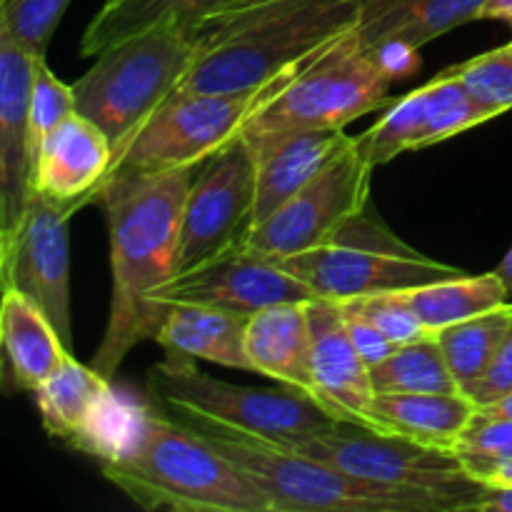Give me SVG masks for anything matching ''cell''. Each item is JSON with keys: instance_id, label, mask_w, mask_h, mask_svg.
<instances>
[{"instance_id": "obj_1", "label": "cell", "mask_w": 512, "mask_h": 512, "mask_svg": "<svg viewBox=\"0 0 512 512\" xmlns=\"http://www.w3.org/2000/svg\"><path fill=\"white\" fill-rule=\"evenodd\" d=\"M198 168L115 170L95 198L108 220L113 298L105 335L90 365L108 380L135 345L155 340L168 313L155 303V295L178 273L183 208Z\"/></svg>"}, {"instance_id": "obj_2", "label": "cell", "mask_w": 512, "mask_h": 512, "mask_svg": "<svg viewBox=\"0 0 512 512\" xmlns=\"http://www.w3.org/2000/svg\"><path fill=\"white\" fill-rule=\"evenodd\" d=\"M360 0H280L225 10L195 28L198 58L178 90L253 93L358 25Z\"/></svg>"}, {"instance_id": "obj_3", "label": "cell", "mask_w": 512, "mask_h": 512, "mask_svg": "<svg viewBox=\"0 0 512 512\" xmlns=\"http://www.w3.org/2000/svg\"><path fill=\"white\" fill-rule=\"evenodd\" d=\"M105 478L145 510L270 512L250 480L208 443L160 415H130L100 458Z\"/></svg>"}, {"instance_id": "obj_4", "label": "cell", "mask_w": 512, "mask_h": 512, "mask_svg": "<svg viewBox=\"0 0 512 512\" xmlns=\"http://www.w3.org/2000/svg\"><path fill=\"white\" fill-rule=\"evenodd\" d=\"M390 85L358 28H350L270 80L240 135L253 145L295 130H345L365 113L385 108Z\"/></svg>"}, {"instance_id": "obj_5", "label": "cell", "mask_w": 512, "mask_h": 512, "mask_svg": "<svg viewBox=\"0 0 512 512\" xmlns=\"http://www.w3.org/2000/svg\"><path fill=\"white\" fill-rule=\"evenodd\" d=\"M198 48L193 30L173 20L118 40L73 83L75 110L93 120L115 150L180 88Z\"/></svg>"}, {"instance_id": "obj_6", "label": "cell", "mask_w": 512, "mask_h": 512, "mask_svg": "<svg viewBox=\"0 0 512 512\" xmlns=\"http://www.w3.org/2000/svg\"><path fill=\"white\" fill-rule=\"evenodd\" d=\"M265 498L270 512H448L433 495L353 478L300 450L195 428Z\"/></svg>"}, {"instance_id": "obj_7", "label": "cell", "mask_w": 512, "mask_h": 512, "mask_svg": "<svg viewBox=\"0 0 512 512\" xmlns=\"http://www.w3.org/2000/svg\"><path fill=\"white\" fill-rule=\"evenodd\" d=\"M148 390L165 408L193 420L195 428L240 433L283 448L340 423L300 390L225 383L183 355L165 353L163 363L150 368Z\"/></svg>"}, {"instance_id": "obj_8", "label": "cell", "mask_w": 512, "mask_h": 512, "mask_svg": "<svg viewBox=\"0 0 512 512\" xmlns=\"http://www.w3.org/2000/svg\"><path fill=\"white\" fill-rule=\"evenodd\" d=\"M278 263L308 285L315 298L335 303L385 290L418 288L463 273L415 250L370 208L345 220L325 243Z\"/></svg>"}, {"instance_id": "obj_9", "label": "cell", "mask_w": 512, "mask_h": 512, "mask_svg": "<svg viewBox=\"0 0 512 512\" xmlns=\"http://www.w3.org/2000/svg\"><path fill=\"white\" fill-rule=\"evenodd\" d=\"M353 478L433 495L448 512L478 510L485 485L470 478L453 450L415 443L395 433L335 423L330 430L285 445Z\"/></svg>"}, {"instance_id": "obj_10", "label": "cell", "mask_w": 512, "mask_h": 512, "mask_svg": "<svg viewBox=\"0 0 512 512\" xmlns=\"http://www.w3.org/2000/svg\"><path fill=\"white\" fill-rule=\"evenodd\" d=\"M263 90L233 95L175 90L130 138L113 150L110 173H165L203 165L210 155L238 138Z\"/></svg>"}, {"instance_id": "obj_11", "label": "cell", "mask_w": 512, "mask_h": 512, "mask_svg": "<svg viewBox=\"0 0 512 512\" xmlns=\"http://www.w3.org/2000/svg\"><path fill=\"white\" fill-rule=\"evenodd\" d=\"M373 170L353 138L288 203L255 225L245 245L263 258L285 260L325 243L345 220L370 205Z\"/></svg>"}, {"instance_id": "obj_12", "label": "cell", "mask_w": 512, "mask_h": 512, "mask_svg": "<svg viewBox=\"0 0 512 512\" xmlns=\"http://www.w3.org/2000/svg\"><path fill=\"white\" fill-rule=\"evenodd\" d=\"M253 215L255 153L248 140L238 135L195 173L180 225L178 273L248 238Z\"/></svg>"}, {"instance_id": "obj_13", "label": "cell", "mask_w": 512, "mask_h": 512, "mask_svg": "<svg viewBox=\"0 0 512 512\" xmlns=\"http://www.w3.org/2000/svg\"><path fill=\"white\" fill-rule=\"evenodd\" d=\"M310 298L315 295L308 285L300 283L278 260L253 253L243 238L213 258L173 275L158 290L155 303L163 308L175 303L213 305L250 318L270 305Z\"/></svg>"}, {"instance_id": "obj_14", "label": "cell", "mask_w": 512, "mask_h": 512, "mask_svg": "<svg viewBox=\"0 0 512 512\" xmlns=\"http://www.w3.org/2000/svg\"><path fill=\"white\" fill-rule=\"evenodd\" d=\"M63 210L38 193L30 195L13 243L0 248V280L33 300L73 350L70 323V240Z\"/></svg>"}, {"instance_id": "obj_15", "label": "cell", "mask_w": 512, "mask_h": 512, "mask_svg": "<svg viewBox=\"0 0 512 512\" xmlns=\"http://www.w3.org/2000/svg\"><path fill=\"white\" fill-rule=\"evenodd\" d=\"M308 320L313 335L315 400L340 423L388 433L375 415L370 365L353 345L338 303L310 298Z\"/></svg>"}, {"instance_id": "obj_16", "label": "cell", "mask_w": 512, "mask_h": 512, "mask_svg": "<svg viewBox=\"0 0 512 512\" xmlns=\"http://www.w3.org/2000/svg\"><path fill=\"white\" fill-rule=\"evenodd\" d=\"M40 55L0 33V248L13 243L30 188V93Z\"/></svg>"}, {"instance_id": "obj_17", "label": "cell", "mask_w": 512, "mask_h": 512, "mask_svg": "<svg viewBox=\"0 0 512 512\" xmlns=\"http://www.w3.org/2000/svg\"><path fill=\"white\" fill-rule=\"evenodd\" d=\"M113 168V143L78 110L60 120L40 145L30 188L65 215L95 203Z\"/></svg>"}, {"instance_id": "obj_18", "label": "cell", "mask_w": 512, "mask_h": 512, "mask_svg": "<svg viewBox=\"0 0 512 512\" xmlns=\"http://www.w3.org/2000/svg\"><path fill=\"white\" fill-rule=\"evenodd\" d=\"M40 420L50 438L103 458L118 440L113 433L115 395L110 380L70 353L58 370L35 390Z\"/></svg>"}, {"instance_id": "obj_19", "label": "cell", "mask_w": 512, "mask_h": 512, "mask_svg": "<svg viewBox=\"0 0 512 512\" xmlns=\"http://www.w3.org/2000/svg\"><path fill=\"white\" fill-rule=\"evenodd\" d=\"M350 140L345 130L313 128L248 143L255 153L253 228L308 185Z\"/></svg>"}, {"instance_id": "obj_20", "label": "cell", "mask_w": 512, "mask_h": 512, "mask_svg": "<svg viewBox=\"0 0 512 512\" xmlns=\"http://www.w3.org/2000/svg\"><path fill=\"white\" fill-rule=\"evenodd\" d=\"M5 393H35L73 350L63 343L48 315L20 290H3L0 308Z\"/></svg>"}, {"instance_id": "obj_21", "label": "cell", "mask_w": 512, "mask_h": 512, "mask_svg": "<svg viewBox=\"0 0 512 512\" xmlns=\"http://www.w3.org/2000/svg\"><path fill=\"white\" fill-rule=\"evenodd\" d=\"M245 353L253 373L315 398L308 300L270 305L250 315Z\"/></svg>"}, {"instance_id": "obj_22", "label": "cell", "mask_w": 512, "mask_h": 512, "mask_svg": "<svg viewBox=\"0 0 512 512\" xmlns=\"http://www.w3.org/2000/svg\"><path fill=\"white\" fill-rule=\"evenodd\" d=\"M248 320V315L213 308V305L175 303L168 305V313L155 333V343L168 355L208 360L225 368L253 373L245 353Z\"/></svg>"}, {"instance_id": "obj_23", "label": "cell", "mask_w": 512, "mask_h": 512, "mask_svg": "<svg viewBox=\"0 0 512 512\" xmlns=\"http://www.w3.org/2000/svg\"><path fill=\"white\" fill-rule=\"evenodd\" d=\"M488 0H360L358 33L368 48L400 40L423 48L430 40L480 20Z\"/></svg>"}, {"instance_id": "obj_24", "label": "cell", "mask_w": 512, "mask_h": 512, "mask_svg": "<svg viewBox=\"0 0 512 512\" xmlns=\"http://www.w3.org/2000/svg\"><path fill=\"white\" fill-rule=\"evenodd\" d=\"M475 410L478 405L463 390L375 395V415L388 433L445 450L455 448Z\"/></svg>"}, {"instance_id": "obj_25", "label": "cell", "mask_w": 512, "mask_h": 512, "mask_svg": "<svg viewBox=\"0 0 512 512\" xmlns=\"http://www.w3.org/2000/svg\"><path fill=\"white\" fill-rule=\"evenodd\" d=\"M235 3L238 0H118L115 5L100 8L90 20L80 43V55L95 58L118 40L168 20L195 33L200 23Z\"/></svg>"}, {"instance_id": "obj_26", "label": "cell", "mask_w": 512, "mask_h": 512, "mask_svg": "<svg viewBox=\"0 0 512 512\" xmlns=\"http://www.w3.org/2000/svg\"><path fill=\"white\" fill-rule=\"evenodd\" d=\"M408 300L430 335L510 303L503 278L495 270L485 275L460 273L453 278L408 288Z\"/></svg>"}, {"instance_id": "obj_27", "label": "cell", "mask_w": 512, "mask_h": 512, "mask_svg": "<svg viewBox=\"0 0 512 512\" xmlns=\"http://www.w3.org/2000/svg\"><path fill=\"white\" fill-rule=\"evenodd\" d=\"M375 395L393 393H458L450 365L435 335L398 345L385 360L370 368Z\"/></svg>"}, {"instance_id": "obj_28", "label": "cell", "mask_w": 512, "mask_h": 512, "mask_svg": "<svg viewBox=\"0 0 512 512\" xmlns=\"http://www.w3.org/2000/svg\"><path fill=\"white\" fill-rule=\"evenodd\" d=\"M510 323L512 303L475 315L463 323L448 325L435 333V340L440 343V350H443L460 390L473 385L488 370L490 360L495 358L505 333L510 330Z\"/></svg>"}, {"instance_id": "obj_29", "label": "cell", "mask_w": 512, "mask_h": 512, "mask_svg": "<svg viewBox=\"0 0 512 512\" xmlns=\"http://www.w3.org/2000/svg\"><path fill=\"white\" fill-rule=\"evenodd\" d=\"M360 153L373 168L390 163L400 153L425 150V103L423 90H410L393 100L383 118L355 138Z\"/></svg>"}, {"instance_id": "obj_30", "label": "cell", "mask_w": 512, "mask_h": 512, "mask_svg": "<svg viewBox=\"0 0 512 512\" xmlns=\"http://www.w3.org/2000/svg\"><path fill=\"white\" fill-rule=\"evenodd\" d=\"M420 90H423L425 103V145L428 148L485 123L453 68L435 75Z\"/></svg>"}, {"instance_id": "obj_31", "label": "cell", "mask_w": 512, "mask_h": 512, "mask_svg": "<svg viewBox=\"0 0 512 512\" xmlns=\"http://www.w3.org/2000/svg\"><path fill=\"white\" fill-rule=\"evenodd\" d=\"M455 75L468 90L480 118L490 120L512 110V53L508 45L488 50L463 65H455Z\"/></svg>"}, {"instance_id": "obj_32", "label": "cell", "mask_w": 512, "mask_h": 512, "mask_svg": "<svg viewBox=\"0 0 512 512\" xmlns=\"http://www.w3.org/2000/svg\"><path fill=\"white\" fill-rule=\"evenodd\" d=\"M453 453L458 455L470 478L485 485L490 475L512 458V420L485 418L475 410L470 425L460 433Z\"/></svg>"}, {"instance_id": "obj_33", "label": "cell", "mask_w": 512, "mask_h": 512, "mask_svg": "<svg viewBox=\"0 0 512 512\" xmlns=\"http://www.w3.org/2000/svg\"><path fill=\"white\" fill-rule=\"evenodd\" d=\"M338 308L368 320L370 325H375L395 345L413 343V340L430 335L423 328L418 315H415L413 305H410L408 290H385V293L358 295V298L340 300Z\"/></svg>"}, {"instance_id": "obj_34", "label": "cell", "mask_w": 512, "mask_h": 512, "mask_svg": "<svg viewBox=\"0 0 512 512\" xmlns=\"http://www.w3.org/2000/svg\"><path fill=\"white\" fill-rule=\"evenodd\" d=\"M70 0H0V33L30 53L45 55Z\"/></svg>"}, {"instance_id": "obj_35", "label": "cell", "mask_w": 512, "mask_h": 512, "mask_svg": "<svg viewBox=\"0 0 512 512\" xmlns=\"http://www.w3.org/2000/svg\"><path fill=\"white\" fill-rule=\"evenodd\" d=\"M75 113V93L73 85H65L53 70L45 63V55L35 60V75H33V93H30V168H33V158L38 155L40 145L48 138L50 130Z\"/></svg>"}, {"instance_id": "obj_36", "label": "cell", "mask_w": 512, "mask_h": 512, "mask_svg": "<svg viewBox=\"0 0 512 512\" xmlns=\"http://www.w3.org/2000/svg\"><path fill=\"white\" fill-rule=\"evenodd\" d=\"M463 393L468 395L478 408H485V405L495 403V400L512 393V323L508 333H505L503 343H500L498 353L490 360L488 370H485L473 385H468Z\"/></svg>"}, {"instance_id": "obj_37", "label": "cell", "mask_w": 512, "mask_h": 512, "mask_svg": "<svg viewBox=\"0 0 512 512\" xmlns=\"http://www.w3.org/2000/svg\"><path fill=\"white\" fill-rule=\"evenodd\" d=\"M340 313H343L345 325H348V333L350 338H353V345L358 348V353L363 355V360L370 365V368H373L375 363H380V360L388 358V355L398 348L393 340L385 338V335L380 333L375 325H370L368 320L358 318V315L353 313H345V310H340Z\"/></svg>"}, {"instance_id": "obj_38", "label": "cell", "mask_w": 512, "mask_h": 512, "mask_svg": "<svg viewBox=\"0 0 512 512\" xmlns=\"http://www.w3.org/2000/svg\"><path fill=\"white\" fill-rule=\"evenodd\" d=\"M370 50H373L378 63L383 65V70L388 73V78L393 80V83L400 78H410V75L420 68L418 48H413V45L408 43H400V40H388V43Z\"/></svg>"}, {"instance_id": "obj_39", "label": "cell", "mask_w": 512, "mask_h": 512, "mask_svg": "<svg viewBox=\"0 0 512 512\" xmlns=\"http://www.w3.org/2000/svg\"><path fill=\"white\" fill-rule=\"evenodd\" d=\"M478 510L483 512H512V488H493L485 485L483 498H480Z\"/></svg>"}, {"instance_id": "obj_40", "label": "cell", "mask_w": 512, "mask_h": 512, "mask_svg": "<svg viewBox=\"0 0 512 512\" xmlns=\"http://www.w3.org/2000/svg\"><path fill=\"white\" fill-rule=\"evenodd\" d=\"M512 18V0H488L480 13V20H508Z\"/></svg>"}, {"instance_id": "obj_41", "label": "cell", "mask_w": 512, "mask_h": 512, "mask_svg": "<svg viewBox=\"0 0 512 512\" xmlns=\"http://www.w3.org/2000/svg\"><path fill=\"white\" fill-rule=\"evenodd\" d=\"M478 413L485 415V418L512 420V393L505 395V398L495 400V403L485 405V408H478Z\"/></svg>"}, {"instance_id": "obj_42", "label": "cell", "mask_w": 512, "mask_h": 512, "mask_svg": "<svg viewBox=\"0 0 512 512\" xmlns=\"http://www.w3.org/2000/svg\"><path fill=\"white\" fill-rule=\"evenodd\" d=\"M485 485H493V488H512V458L505 460V463L490 475Z\"/></svg>"}, {"instance_id": "obj_43", "label": "cell", "mask_w": 512, "mask_h": 512, "mask_svg": "<svg viewBox=\"0 0 512 512\" xmlns=\"http://www.w3.org/2000/svg\"><path fill=\"white\" fill-rule=\"evenodd\" d=\"M495 273L503 278L505 283V290H508V300L512 303V248L508 250V255L503 258V263H500V268L495 270Z\"/></svg>"}, {"instance_id": "obj_44", "label": "cell", "mask_w": 512, "mask_h": 512, "mask_svg": "<svg viewBox=\"0 0 512 512\" xmlns=\"http://www.w3.org/2000/svg\"><path fill=\"white\" fill-rule=\"evenodd\" d=\"M268 3H280V0H238V3L230 5V8L225 10H243V8H255V5H268Z\"/></svg>"}, {"instance_id": "obj_45", "label": "cell", "mask_w": 512, "mask_h": 512, "mask_svg": "<svg viewBox=\"0 0 512 512\" xmlns=\"http://www.w3.org/2000/svg\"><path fill=\"white\" fill-rule=\"evenodd\" d=\"M118 0H103V8H108V5H115Z\"/></svg>"}, {"instance_id": "obj_46", "label": "cell", "mask_w": 512, "mask_h": 512, "mask_svg": "<svg viewBox=\"0 0 512 512\" xmlns=\"http://www.w3.org/2000/svg\"><path fill=\"white\" fill-rule=\"evenodd\" d=\"M508 48H510V53H512V40H510V43H508Z\"/></svg>"}, {"instance_id": "obj_47", "label": "cell", "mask_w": 512, "mask_h": 512, "mask_svg": "<svg viewBox=\"0 0 512 512\" xmlns=\"http://www.w3.org/2000/svg\"><path fill=\"white\" fill-rule=\"evenodd\" d=\"M508 23H510V25H512V18H510V20H508Z\"/></svg>"}]
</instances>
